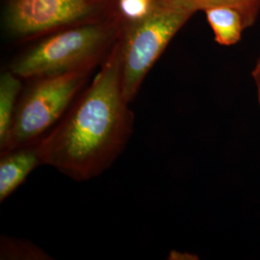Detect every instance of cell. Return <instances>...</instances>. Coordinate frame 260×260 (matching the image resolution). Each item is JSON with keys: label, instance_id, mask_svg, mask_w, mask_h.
Wrapping results in <instances>:
<instances>
[{"label": "cell", "instance_id": "1", "mask_svg": "<svg viewBox=\"0 0 260 260\" xmlns=\"http://www.w3.org/2000/svg\"><path fill=\"white\" fill-rule=\"evenodd\" d=\"M128 105L121 89L119 39L91 84L36 142L42 165L76 181L101 176L121 155L133 133L135 118Z\"/></svg>", "mask_w": 260, "mask_h": 260}, {"label": "cell", "instance_id": "3", "mask_svg": "<svg viewBox=\"0 0 260 260\" xmlns=\"http://www.w3.org/2000/svg\"><path fill=\"white\" fill-rule=\"evenodd\" d=\"M196 12L183 0H155L145 17L122 25L121 89L126 103L135 99L158 58Z\"/></svg>", "mask_w": 260, "mask_h": 260}, {"label": "cell", "instance_id": "8", "mask_svg": "<svg viewBox=\"0 0 260 260\" xmlns=\"http://www.w3.org/2000/svg\"><path fill=\"white\" fill-rule=\"evenodd\" d=\"M21 78L10 70L0 76V147L9 136L21 92Z\"/></svg>", "mask_w": 260, "mask_h": 260}, {"label": "cell", "instance_id": "6", "mask_svg": "<svg viewBox=\"0 0 260 260\" xmlns=\"http://www.w3.org/2000/svg\"><path fill=\"white\" fill-rule=\"evenodd\" d=\"M39 165L42 162L36 143L1 152L0 202L3 203L12 195Z\"/></svg>", "mask_w": 260, "mask_h": 260}, {"label": "cell", "instance_id": "4", "mask_svg": "<svg viewBox=\"0 0 260 260\" xmlns=\"http://www.w3.org/2000/svg\"><path fill=\"white\" fill-rule=\"evenodd\" d=\"M94 68L30 79L19 96L9 136L1 152L35 144L60 121Z\"/></svg>", "mask_w": 260, "mask_h": 260}, {"label": "cell", "instance_id": "10", "mask_svg": "<svg viewBox=\"0 0 260 260\" xmlns=\"http://www.w3.org/2000/svg\"><path fill=\"white\" fill-rule=\"evenodd\" d=\"M193 5L197 11H205L215 6H229L238 10L243 16L246 27L251 26L260 14V0H183Z\"/></svg>", "mask_w": 260, "mask_h": 260}, {"label": "cell", "instance_id": "5", "mask_svg": "<svg viewBox=\"0 0 260 260\" xmlns=\"http://www.w3.org/2000/svg\"><path fill=\"white\" fill-rule=\"evenodd\" d=\"M117 0H4L2 25L13 42L35 41L58 30L105 19Z\"/></svg>", "mask_w": 260, "mask_h": 260}, {"label": "cell", "instance_id": "2", "mask_svg": "<svg viewBox=\"0 0 260 260\" xmlns=\"http://www.w3.org/2000/svg\"><path fill=\"white\" fill-rule=\"evenodd\" d=\"M123 22L110 17L58 30L16 56L9 69L21 79L62 75L102 64L121 37Z\"/></svg>", "mask_w": 260, "mask_h": 260}, {"label": "cell", "instance_id": "9", "mask_svg": "<svg viewBox=\"0 0 260 260\" xmlns=\"http://www.w3.org/2000/svg\"><path fill=\"white\" fill-rule=\"evenodd\" d=\"M0 258L7 260H49L50 255L27 240L2 236L0 241Z\"/></svg>", "mask_w": 260, "mask_h": 260}, {"label": "cell", "instance_id": "13", "mask_svg": "<svg viewBox=\"0 0 260 260\" xmlns=\"http://www.w3.org/2000/svg\"><path fill=\"white\" fill-rule=\"evenodd\" d=\"M252 77L254 79V82L256 85V90H257V99H258V104H259L260 107V53L258 58H257V61L255 63V66L253 68V71H252Z\"/></svg>", "mask_w": 260, "mask_h": 260}, {"label": "cell", "instance_id": "12", "mask_svg": "<svg viewBox=\"0 0 260 260\" xmlns=\"http://www.w3.org/2000/svg\"><path fill=\"white\" fill-rule=\"evenodd\" d=\"M199 257L194 254L187 253V252H180L178 251H171L168 259L172 260H193L198 259Z\"/></svg>", "mask_w": 260, "mask_h": 260}, {"label": "cell", "instance_id": "7", "mask_svg": "<svg viewBox=\"0 0 260 260\" xmlns=\"http://www.w3.org/2000/svg\"><path fill=\"white\" fill-rule=\"evenodd\" d=\"M212 29L215 41L223 47L236 45L241 40L246 24L241 13L229 6H215L204 11Z\"/></svg>", "mask_w": 260, "mask_h": 260}, {"label": "cell", "instance_id": "11", "mask_svg": "<svg viewBox=\"0 0 260 260\" xmlns=\"http://www.w3.org/2000/svg\"><path fill=\"white\" fill-rule=\"evenodd\" d=\"M155 0H117L116 12L123 24L145 17L152 8Z\"/></svg>", "mask_w": 260, "mask_h": 260}]
</instances>
